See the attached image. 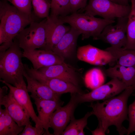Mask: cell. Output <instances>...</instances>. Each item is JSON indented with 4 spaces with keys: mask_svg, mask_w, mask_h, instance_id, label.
Returning <instances> with one entry per match:
<instances>
[{
    "mask_svg": "<svg viewBox=\"0 0 135 135\" xmlns=\"http://www.w3.org/2000/svg\"><path fill=\"white\" fill-rule=\"evenodd\" d=\"M135 89V86H129L117 96L104 100L101 103H91L90 106L92 109L93 115L97 117L98 124L106 132L110 126L114 125L120 134H127L128 129L122 124L124 120H128L127 102Z\"/></svg>",
    "mask_w": 135,
    "mask_h": 135,
    "instance_id": "6da1fadb",
    "label": "cell"
},
{
    "mask_svg": "<svg viewBox=\"0 0 135 135\" xmlns=\"http://www.w3.org/2000/svg\"><path fill=\"white\" fill-rule=\"evenodd\" d=\"M0 26L4 30L6 36V42L0 45V52L5 51L13 44L14 40L28 25L35 21L32 14L24 13L6 0L0 1Z\"/></svg>",
    "mask_w": 135,
    "mask_h": 135,
    "instance_id": "7a4b0ae2",
    "label": "cell"
},
{
    "mask_svg": "<svg viewBox=\"0 0 135 135\" xmlns=\"http://www.w3.org/2000/svg\"><path fill=\"white\" fill-rule=\"evenodd\" d=\"M14 39L12 46L0 52V78L15 86L24 80L25 68L22 62V52Z\"/></svg>",
    "mask_w": 135,
    "mask_h": 135,
    "instance_id": "3957f363",
    "label": "cell"
},
{
    "mask_svg": "<svg viewBox=\"0 0 135 135\" xmlns=\"http://www.w3.org/2000/svg\"><path fill=\"white\" fill-rule=\"evenodd\" d=\"M64 23L69 24L82 35V40L92 37L94 40H99L103 30L108 25L115 22L114 20L95 17L85 13H74L70 15L58 16Z\"/></svg>",
    "mask_w": 135,
    "mask_h": 135,
    "instance_id": "277c9868",
    "label": "cell"
},
{
    "mask_svg": "<svg viewBox=\"0 0 135 135\" xmlns=\"http://www.w3.org/2000/svg\"><path fill=\"white\" fill-rule=\"evenodd\" d=\"M46 19L39 22H32L29 27L24 29L15 38L24 51H31L44 46L46 39Z\"/></svg>",
    "mask_w": 135,
    "mask_h": 135,
    "instance_id": "5b68a950",
    "label": "cell"
},
{
    "mask_svg": "<svg viewBox=\"0 0 135 135\" xmlns=\"http://www.w3.org/2000/svg\"><path fill=\"white\" fill-rule=\"evenodd\" d=\"M83 10L85 13L91 16H98L104 19L114 20L116 18L128 16L131 6L122 5L110 0H89Z\"/></svg>",
    "mask_w": 135,
    "mask_h": 135,
    "instance_id": "8992f818",
    "label": "cell"
},
{
    "mask_svg": "<svg viewBox=\"0 0 135 135\" xmlns=\"http://www.w3.org/2000/svg\"><path fill=\"white\" fill-rule=\"evenodd\" d=\"M128 87L122 81L113 78L106 84H102L86 94H77L76 99L78 104L104 100L114 96L122 92Z\"/></svg>",
    "mask_w": 135,
    "mask_h": 135,
    "instance_id": "52a82bcc",
    "label": "cell"
},
{
    "mask_svg": "<svg viewBox=\"0 0 135 135\" xmlns=\"http://www.w3.org/2000/svg\"><path fill=\"white\" fill-rule=\"evenodd\" d=\"M76 94H71L68 102L64 106L58 108L52 114L50 126L53 130L54 134L62 135L68 124L74 116V111L78 104L76 99Z\"/></svg>",
    "mask_w": 135,
    "mask_h": 135,
    "instance_id": "ba28073f",
    "label": "cell"
},
{
    "mask_svg": "<svg viewBox=\"0 0 135 135\" xmlns=\"http://www.w3.org/2000/svg\"><path fill=\"white\" fill-rule=\"evenodd\" d=\"M128 17L117 18L114 25L109 24L102 30L99 39L110 44L111 46L117 48L124 47L127 42L126 36Z\"/></svg>",
    "mask_w": 135,
    "mask_h": 135,
    "instance_id": "9c48e42d",
    "label": "cell"
},
{
    "mask_svg": "<svg viewBox=\"0 0 135 135\" xmlns=\"http://www.w3.org/2000/svg\"><path fill=\"white\" fill-rule=\"evenodd\" d=\"M24 66L29 75L46 85L57 94H61L66 93H70L71 94L83 93L78 86L58 78L44 76L33 68H29L26 64H24Z\"/></svg>",
    "mask_w": 135,
    "mask_h": 135,
    "instance_id": "30bf717a",
    "label": "cell"
},
{
    "mask_svg": "<svg viewBox=\"0 0 135 135\" xmlns=\"http://www.w3.org/2000/svg\"><path fill=\"white\" fill-rule=\"evenodd\" d=\"M77 56L79 60L94 65H112L114 63L113 58L108 52L90 44L79 47Z\"/></svg>",
    "mask_w": 135,
    "mask_h": 135,
    "instance_id": "8fae6325",
    "label": "cell"
},
{
    "mask_svg": "<svg viewBox=\"0 0 135 135\" xmlns=\"http://www.w3.org/2000/svg\"><path fill=\"white\" fill-rule=\"evenodd\" d=\"M0 81L8 88L9 92L14 98L27 111L30 118L34 122L35 126L44 128L34 111L24 80L15 86L2 80L0 79Z\"/></svg>",
    "mask_w": 135,
    "mask_h": 135,
    "instance_id": "7c38bea8",
    "label": "cell"
},
{
    "mask_svg": "<svg viewBox=\"0 0 135 135\" xmlns=\"http://www.w3.org/2000/svg\"><path fill=\"white\" fill-rule=\"evenodd\" d=\"M59 18L58 16H49L46 18V39L44 50H52L64 35L70 29Z\"/></svg>",
    "mask_w": 135,
    "mask_h": 135,
    "instance_id": "4fadbf2b",
    "label": "cell"
},
{
    "mask_svg": "<svg viewBox=\"0 0 135 135\" xmlns=\"http://www.w3.org/2000/svg\"><path fill=\"white\" fill-rule=\"evenodd\" d=\"M36 70L44 76L58 78L78 86L77 70L65 62L60 64L42 68Z\"/></svg>",
    "mask_w": 135,
    "mask_h": 135,
    "instance_id": "5bb4252c",
    "label": "cell"
},
{
    "mask_svg": "<svg viewBox=\"0 0 135 135\" xmlns=\"http://www.w3.org/2000/svg\"><path fill=\"white\" fill-rule=\"evenodd\" d=\"M22 56L28 59L32 63L33 68L36 70L64 62V60L51 50L36 49L23 51Z\"/></svg>",
    "mask_w": 135,
    "mask_h": 135,
    "instance_id": "9a60e30c",
    "label": "cell"
},
{
    "mask_svg": "<svg viewBox=\"0 0 135 135\" xmlns=\"http://www.w3.org/2000/svg\"><path fill=\"white\" fill-rule=\"evenodd\" d=\"M2 105L5 107L19 126H24L31 124L27 111L15 100L10 92L6 95L0 97V107Z\"/></svg>",
    "mask_w": 135,
    "mask_h": 135,
    "instance_id": "2e32d148",
    "label": "cell"
},
{
    "mask_svg": "<svg viewBox=\"0 0 135 135\" xmlns=\"http://www.w3.org/2000/svg\"><path fill=\"white\" fill-rule=\"evenodd\" d=\"M23 76L25 78L27 82V90L28 92L31 93L30 96L33 99L60 100L61 94L54 92L48 86L30 76L25 69Z\"/></svg>",
    "mask_w": 135,
    "mask_h": 135,
    "instance_id": "e0dca14e",
    "label": "cell"
},
{
    "mask_svg": "<svg viewBox=\"0 0 135 135\" xmlns=\"http://www.w3.org/2000/svg\"><path fill=\"white\" fill-rule=\"evenodd\" d=\"M80 32L71 27L52 50L64 60L72 56L76 48L77 42Z\"/></svg>",
    "mask_w": 135,
    "mask_h": 135,
    "instance_id": "ac0fdd59",
    "label": "cell"
},
{
    "mask_svg": "<svg viewBox=\"0 0 135 135\" xmlns=\"http://www.w3.org/2000/svg\"><path fill=\"white\" fill-rule=\"evenodd\" d=\"M33 99L38 113V116L45 130L44 135H53L48 130L50 118L54 112L61 106L63 102L60 100H47L38 98Z\"/></svg>",
    "mask_w": 135,
    "mask_h": 135,
    "instance_id": "d6986e66",
    "label": "cell"
},
{
    "mask_svg": "<svg viewBox=\"0 0 135 135\" xmlns=\"http://www.w3.org/2000/svg\"><path fill=\"white\" fill-rule=\"evenodd\" d=\"M105 74L112 78L122 81L128 86L135 87V66L126 67L116 64L105 70Z\"/></svg>",
    "mask_w": 135,
    "mask_h": 135,
    "instance_id": "ffe728a7",
    "label": "cell"
},
{
    "mask_svg": "<svg viewBox=\"0 0 135 135\" xmlns=\"http://www.w3.org/2000/svg\"><path fill=\"white\" fill-rule=\"evenodd\" d=\"M105 50L112 56L114 64L126 67L135 66V50L111 46Z\"/></svg>",
    "mask_w": 135,
    "mask_h": 135,
    "instance_id": "44dd1931",
    "label": "cell"
},
{
    "mask_svg": "<svg viewBox=\"0 0 135 135\" xmlns=\"http://www.w3.org/2000/svg\"><path fill=\"white\" fill-rule=\"evenodd\" d=\"M24 129V126H19L5 108L0 107V135H17Z\"/></svg>",
    "mask_w": 135,
    "mask_h": 135,
    "instance_id": "7402d4cb",
    "label": "cell"
},
{
    "mask_svg": "<svg viewBox=\"0 0 135 135\" xmlns=\"http://www.w3.org/2000/svg\"><path fill=\"white\" fill-rule=\"evenodd\" d=\"M93 114L92 111L88 112L83 117L80 119H76L74 116L62 135H84V130L87 124L88 119Z\"/></svg>",
    "mask_w": 135,
    "mask_h": 135,
    "instance_id": "603a6c76",
    "label": "cell"
},
{
    "mask_svg": "<svg viewBox=\"0 0 135 135\" xmlns=\"http://www.w3.org/2000/svg\"><path fill=\"white\" fill-rule=\"evenodd\" d=\"M131 10L127 24L126 44L125 48L135 50V0H131Z\"/></svg>",
    "mask_w": 135,
    "mask_h": 135,
    "instance_id": "cb8c5ba5",
    "label": "cell"
},
{
    "mask_svg": "<svg viewBox=\"0 0 135 135\" xmlns=\"http://www.w3.org/2000/svg\"><path fill=\"white\" fill-rule=\"evenodd\" d=\"M105 80L102 70L98 68H94L86 73L84 80L86 86L93 90L103 84Z\"/></svg>",
    "mask_w": 135,
    "mask_h": 135,
    "instance_id": "d4e9b609",
    "label": "cell"
},
{
    "mask_svg": "<svg viewBox=\"0 0 135 135\" xmlns=\"http://www.w3.org/2000/svg\"><path fill=\"white\" fill-rule=\"evenodd\" d=\"M50 16H65L72 13L70 0H51Z\"/></svg>",
    "mask_w": 135,
    "mask_h": 135,
    "instance_id": "484cf974",
    "label": "cell"
},
{
    "mask_svg": "<svg viewBox=\"0 0 135 135\" xmlns=\"http://www.w3.org/2000/svg\"><path fill=\"white\" fill-rule=\"evenodd\" d=\"M35 15L40 18L49 16L50 4L48 0H31Z\"/></svg>",
    "mask_w": 135,
    "mask_h": 135,
    "instance_id": "4316f807",
    "label": "cell"
},
{
    "mask_svg": "<svg viewBox=\"0 0 135 135\" xmlns=\"http://www.w3.org/2000/svg\"><path fill=\"white\" fill-rule=\"evenodd\" d=\"M21 11L28 14H32L31 0H6Z\"/></svg>",
    "mask_w": 135,
    "mask_h": 135,
    "instance_id": "83f0119b",
    "label": "cell"
},
{
    "mask_svg": "<svg viewBox=\"0 0 135 135\" xmlns=\"http://www.w3.org/2000/svg\"><path fill=\"white\" fill-rule=\"evenodd\" d=\"M129 125L127 135H129L135 130V100L129 106L128 109Z\"/></svg>",
    "mask_w": 135,
    "mask_h": 135,
    "instance_id": "f1b7e54d",
    "label": "cell"
},
{
    "mask_svg": "<svg viewBox=\"0 0 135 135\" xmlns=\"http://www.w3.org/2000/svg\"><path fill=\"white\" fill-rule=\"evenodd\" d=\"M44 129L39 127L33 126L31 124L25 126L19 135H41L44 134Z\"/></svg>",
    "mask_w": 135,
    "mask_h": 135,
    "instance_id": "f546056e",
    "label": "cell"
},
{
    "mask_svg": "<svg viewBox=\"0 0 135 135\" xmlns=\"http://www.w3.org/2000/svg\"><path fill=\"white\" fill-rule=\"evenodd\" d=\"M88 0H70L72 14L77 12L80 9H84L87 5Z\"/></svg>",
    "mask_w": 135,
    "mask_h": 135,
    "instance_id": "4dcf8cb0",
    "label": "cell"
},
{
    "mask_svg": "<svg viewBox=\"0 0 135 135\" xmlns=\"http://www.w3.org/2000/svg\"><path fill=\"white\" fill-rule=\"evenodd\" d=\"M91 132L92 134L93 135H105L106 132L101 125L99 124L95 130Z\"/></svg>",
    "mask_w": 135,
    "mask_h": 135,
    "instance_id": "1f68e13d",
    "label": "cell"
},
{
    "mask_svg": "<svg viewBox=\"0 0 135 135\" xmlns=\"http://www.w3.org/2000/svg\"><path fill=\"white\" fill-rule=\"evenodd\" d=\"M6 41V36L3 28L0 26V45L5 43Z\"/></svg>",
    "mask_w": 135,
    "mask_h": 135,
    "instance_id": "d6a6232c",
    "label": "cell"
},
{
    "mask_svg": "<svg viewBox=\"0 0 135 135\" xmlns=\"http://www.w3.org/2000/svg\"><path fill=\"white\" fill-rule=\"evenodd\" d=\"M118 3L122 5L127 6L129 5L128 0H116Z\"/></svg>",
    "mask_w": 135,
    "mask_h": 135,
    "instance_id": "836d02e7",
    "label": "cell"
},
{
    "mask_svg": "<svg viewBox=\"0 0 135 135\" xmlns=\"http://www.w3.org/2000/svg\"><path fill=\"white\" fill-rule=\"evenodd\" d=\"M111 0V1H112L114 2L117 3V2L116 0Z\"/></svg>",
    "mask_w": 135,
    "mask_h": 135,
    "instance_id": "e575fe53",
    "label": "cell"
},
{
    "mask_svg": "<svg viewBox=\"0 0 135 135\" xmlns=\"http://www.w3.org/2000/svg\"></svg>",
    "mask_w": 135,
    "mask_h": 135,
    "instance_id": "d590c367",
    "label": "cell"
},
{
    "mask_svg": "<svg viewBox=\"0 0 135 135\" xmlns=\"http://www.w3.org/2000/svg\"></svg>",
    "mask_w": 135,
    "mask_h": 135,
    "instance_id": "8d00e7d4",
    "label": "cell"
},
{
    "mask_svg": "<svg viewBox=\"0 0 135 135\" xmlns=\"http://www.w3.org/2000/svg\"></svg>",
    "mask_w": 135,
    "mask_h": 135,
    "instance_id": "74e56055",
    "label": "cell"
}]
</instances>
